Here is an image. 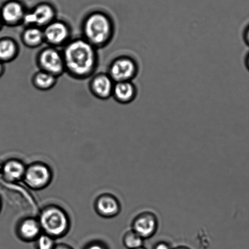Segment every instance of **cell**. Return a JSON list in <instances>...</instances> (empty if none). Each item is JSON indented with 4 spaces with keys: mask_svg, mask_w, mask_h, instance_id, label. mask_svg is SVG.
I'll return each instance as SVG.
<instances>
[{
    "mask_svg": "<svg viewBox=\"0 0 249 249\" xmlns=\"http://www.w3.org/2000/svg\"><path fill=\"white\" fill-rule=\"evenodd\" d=\"M62 54L65 71L73 77L82 79L90 76L97 65L96 48L84 38L70 41Z\"/></svg>",
    "mask_w": 249,
    "mask_h": 249,
    "instance_id": "1",
    "label": "cell"
},
{
    "mask_svg": "<svg viewBox=\"0 0 249 249\" xmlns=\"http://www.w3.org/2000/svg\"><path fill=\"white\" fill-rule=\"evenodd\" d=\"M113 24L105 14L95 13L88 17L83 23L84 39L95 48L107 44L113 35Z\"/></svg>",
    "mask_w": 249,
    "mask_h": 249,
    "instance_id": "2",
    "label": "cell"
},
{
    "mask_svg": "<svg viewBox=\"0 0 249 249\" xmlns=\"http://www.w3.org/2000/svg\"><path fill=\"white\" fill-rule=\"evenodd\" d=\"M38 222L42 231L53 239L64 236L69 231V217L59 207L46 208L41 213Z\"/></svg>",
    "mask_w": 249,
    "mask_h": 249,
    "instance_id": "3",
    "label": "cell"
},
{
    "mask_svg": "<svg viewBox=\"0 0 249 249\" xmlns=\"http://www.w3.org/2000/svg\"><path fill=\"white\" fill-rule=\"evenodd\" d=\"M139 67L136 61L128 56H122L113 60L108 75L115 82L132 81L136 77Z\"/></svg>",
    "mask_w": 249,
    "mask_h": 249,
    "instance_id": "4",
    "label": "cell"
},
{
    "mask_svg": "<svg viewBox=\"0 0 249 249\" xmlns=\"http://www.w3.org/2000/svg\"><path fill=\"white\" fill-rule=\"evenodd\" d=\"M37 64L41 70L57 77L65 71L62 53L53 47L45 48L38 54Z\"/></svg>",
    "mask_w": 249,
    "mask_h": 249,
    "instance_id": "5",
    "label": "cell"
},
{
    "mask_svg": "<svg viewBox=\"0 0 249 249\" xmlns=\"http://www.w3.org/2000/svg\"><path fill=\"white\" fill-rule=\"evenodd\" d=\"M52 178V171L42 163L33 164L26 168L23 178L26 184L34 190H40L47 187Z\"/></svg>",
    "mask_w": 249,
    "mask_h": 249,
    "instance_id": "6",
    "label": "cell"
},
{
    "mask_svg": "<svg viewBox=\"0 0 249 249\" xmlns=\"http://www.w3.org/2000/svg\"><path fill=\"white\" fill-rule=\"evenodd\" d=\"M54 18V9L49 4H42L30 13H25L23 22L28 26H37L41 28L52 23Z\"/></svg>",
    "mask_w": 249,
    "mask_h": 249,
    "instance_id": "7",
    "label": "cell"
},
{
    "mask_svg": "<svg viewBox=\"0 0 249 249\" xmlns=\"http://www.w3.org/2000/svg\"><path fill=\"white\" fill-rule=\"evenodd\" d=\"M44 40L48 44L54 47L61 46L68 42L70 30L67 24L60 21H53L43 30Z\"/></svg>",
    "mask_w": 249,
    "mask_h": 249,
    "instance_id": "8",
    "label": "cell"
},
{
    "mask_svg": "<svg viewBox=\"0 0 249 249\" xmlns=\"http://www.w3.org/2000/svg\"><path fill=\"white\" fill-rule=\"evenodd\" d=\"M158 221L151 212H143L137 216L133 221L132 230L143 239L151 238L156 233Z\"/></svg>",
    "mask_w": 249,
    "mask_h": 249,
    "instance_id": "9",
    "label": "cell"
},
{
    "mask_svg": "<svg viewBox=\"0 0 249 249\" xmlns=\"http://www.w3.org/2000/svg\"><path fill=\"white\" fill-rule=\"evenodd\" d=\"M115 82L108 74H100L94 77L90 89L94 95L101 100H107L112 96Z\"/></svg>",
    "mask_w": 249,
    "mask_h": 249,
    "instance_id": "10",
    "label": "cell"
},
{
    "mask_svg": "<svg viewBox=\"0 0 249 249\" xmlns=\"http://www.w3.org/2000/svg\"><path fill=\"white\" fill-rule=\"evenodd\" d=\"M25 10L18 2L11 1L3 6L0 13L3 24L8 26H16L23 22Z\"/></svg>",
    "mask_w": 249,
    "mask_h": 249,
    "instance_id": "11",
    "label": "cell"
},
{
    "mask_svg": "<svg viewBox=\"0 0 249 249\" xmlns=\"http://www.w3.org/2000/svg\"><path fill=\"white\" fill-rule=\"evenodd\" d=\"M96 209L101 216L112 217L119 213L121 207L119 202L114 196L110 195H104L96 200Z\"/></svg>",
    "mask_w": 249,
    "mask_h": 249,
    "instance_id": "12",
    "label": "cell"
},
{
    "mask_svg": "<svg viewBox=\"0 0 249 249\" xmlns=\"http://www.w3.org/2000/svg\"><path fill=\"white\" fill-rule=\"evenodd\" d=\"M136 87L132 81L115 82L112 96L118 103L128 104L132 102L136 97Z\"/></svg>",
    "mask_w": 249,
    "mask_h": 249,
    "instance_id": "13",
    "label": "cell"
},
{
    "mask_svg": "<svg viewBox=\"0 0 249 249\" xmlns=\"http://www.w3.org/2000/svg\"><path fill=\"white\" fill-rule=\"evenodd\" d=\"M42 231L38 220L27 218L21 221L18 227V235L23 241L37 240Z\"/></svg>",
    "mask_w": 249,
    "mask_h": 249,
    "instance_id": "14",
    "label": "cell"
},
{
    "mask_svg": "<svg viewBox=\"0 0 249 249\" xmlns=\"http://www.w3.org/2000/svg\"><path fill=\"white\" fill-rule=\"evenodd\" d=\"M26 169L22 162L18 160H11L7 161L3 166L4 177L9 182H17L23 178Z\"/></svg>",
    "mask_w": 249,
    "mask_h": 249,
    "instance_id": "15",
    "label": "cell"
},
{
    "mask_svg": "<svg viewBox=\"0 0 249 249\" xmlns=\"http://www.w3.org/2000/svg\"><path fill=\"white\" fill-rule=\"evenodd\" d=\"M18 53V43L10 38L0 39V61L10 62L15 59Z\"/></svg>",
    "mask_w": 249,
    "mask_h": 249,
    "instance_id": "16",
    "label": "cell"
},
{
    "mask_svg": "<svg viewBox=\"0 0 249 249\" xmlns=\"http://www.w3.org/2000/svg\"><path fill=\"white\" fill-rule=\"evenodd\" d=\"M22 41L24 44L28 47H37L45 41L43 31L37 26H28L23 31Z\"/></svg>",
    "mask_w": 249,
    "mask_h": 249,
    "instance_id": "17",
    "label": "cell"
},
{
    "mask_svg": "<svg viewBox=\"0 0 249 249\" xmlns=\"http://www.w3.org/2000/svg\"><path fill=\"white\" fill-rule=\"evenodd\" d=\"M57 81V77L42 70L35 74L33 79V83L36 88L40 90H48L55 86Z\"/></svg>",
    "mask_w": 249,
    "mask_h": 249,
    "instance_id": "18",
    "label": "cell"
},
{
    "mask_svg": "<svg viewBox=\"0 0 249 249\" xmlns=\"http://www.w3.org/2000/svg\"><path fill=\"white\" fill-rule=\"evenodd\" d=\"M144 239L132 229L124 234L123 243L127 249L142 248Z\"/></svg>",
    "mask_w": 249,
    "mask_h": 249,
    "instance_id": "19",
    "label": "cell"
},
{
    "mask_svg": "<svg viewBox=\"0 0 249 249\" xmlns=\"http://www.w3.org/2000/svg\"><path fill=\"white\" fill-rule=\"evenodd\" d=\"M54 246L53 238L47 234L40 235L37 239V249H53Z\"/></svg>",
    "mask_w": 249,
    "mask_h": 249,
    "instance_id": "20",
    "label": "cell"
},
{
    "mask_svg": "<svg viewBox=\"0 0 249 249\" xmlns=\"http://www.w3.org/2000/svg\"><path fill=\"white\" fill-rule=\"evenodd\" d=\"M84 249H108L107 247L100 243H92L86 247Z\"/></svg>",
    "mask_w": 249,
    "mask_h": 249,
    "instance_id": "21",
    "label": "cell"
},
{
    "mask_svg": "<svg viewBox=\"0 0 249 249\" xmlns=\"http://www.w3.org/2000/svg\"><path fill=\"white\" fill-rule=\"evenodd\" d=\"M154 249H173L168 244L164 243V242H160L156 244Z\"/></svg>",
    "mask_w": 249,
    "mask_h": 249,
    "instance_id": "22",
    "label": "cell"
},
{
    "mask_svg": "<svg viewBox=\"0 0 249 249\" xmlns=\"http://www.w3.org/2000/svg\"><path fill=\"white\" fill-rule=\"evenodd\" d=\"M53 249H73L70 248V246L64 245V244H59V245H55Z\"/></svg>",
    "mask_w": 249,
    "mask_h": 249,
    "instance_id": "23",
    "label": "cell"
},
{
    "mask_svg": "<svg viewBox=\"0 0 249 249\" xmlns=\"http://www.w3.org/2000/svg\"><path fill=\"white\" fill-rule=\"evenodd\" d=\"M4 65L3 63L0 61V77L2 76V74H3L4 72Z\"/></svg>",
    "mask_w": 249,
    "mask_h": 249,
    "instance_id": "24",
    "label": "cell"
},
{
    "mask_svg": "<svg viewBox=\"0 0 249 249\" xmlns=\"http://www.w3.org/2000/svg\"><path fill=\"white\" fill-rule=\"evenodd\" d=\"M246 38L247 41H248V43H249V28L246 32Z\"/></svg>",
    "mask_w": 249,
    "mask_h": 249,
    "instance_id": "25",
    "label": "cell"
},
{
    "mask_svg": "<svg viewBox=\"0 0 249 249\" xmlns=\"http://www.w3.org/2000/svg\"><path fill=\"white\" fill-rule=\"evenodd\" d=\"M173 249H190L188 248L187 247H185V246H179V247H178V248Z\"/></svg>",
    "mask_w": 249,
    "mask_h": 249,
    "instance_id": "26",
    "label": "cell"
},
{
    "mask_svg": "<svg viewBox=\"0 0 249 249\" xmlns=\"http://www.w3.org/2000/svg\"><path fill=\"white\" fill-rule=\"evenodd\" d=\"M3 21H2L1 16H0V29L1 28L2 26H3Z\"/></svg>",
    "mask_w": 249,
    "mask_h": 249,
    "instance_id": "27",
    "label": "cell"
},
{
    "mask_svg": "<svg viewBox=\"0 0 249 249\" xmlns=\"http://www.w3.org/2000/svg\"><path fill=\"white\" fill-rule=\"evenodd\" d=\"M248 66L249 67V55L248 59Z\"/></svg>",
    "mask_w": 249,
    "mask_h": 249,
    "instance_id": "28",
    "label": "cell"
},
{
    "mask_svg": "<svg viewBox=\"0 0 249 249\" xmlns=\"http://www.w3.org/2000/svg\"><path fill=\"white\" fill-rule=\"evenodd\" d=\"M146 249L144 248L143 247H142V248H138V249Z\"/></svg>",
    "mask_w": 249,
    "mask_h": 249,
    "instance_id": "29",
    "label": "cell"
},
{
    "mask_svg": "<svg viewBox=\"0 0 249 249\" xmlns=\"http://www.w3.org/2000/svg\"><path fill=\"white\" fill-rule=\"evenodd\" d=\"M0 209H1V202H0Z\"/></svg>",
    "mask_w": 249,
    "mask_h": 249,
    "instance_id": "30",
    "label": "cell"
}]
</instances>
